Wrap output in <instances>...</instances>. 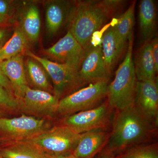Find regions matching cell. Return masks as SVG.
Instances as JSON below:
<instances>
[{"mask_svg": "<svg viewBox=\"0 0 158 158\" xmlns=\"http://www.w3.org/2000/svg\"><path fill=\"white\" fill-rule=\"evenodd\" d=\"M118 0L79 1L75 2L69 17V30L85 50L90 47L94 32L106 24L122 5Z\"/></svg>", "mask_w": 158, "mask_h": 158, "instance_id": "6da1fadb", "label": "cell"}, {"mask_svg": "<svg viewBox=\"0 0 158 158\" xmlns=\"http://www.w3.org/2000/svg\"><path fill=\"white\" fill-rule=\"evenodd\" d=\"M116 111L106 148L110 152L114 154L139 144L152 134L156 126L135 107Z\"/></svg>", "mask_w": 158, "mask_h": 158, "instance_id": "7a4b0ae2", "label": "cell"}, {"mask_svg": "<svg viewBox=\"0 0 158 158\" xmlns=\"http://www.w3.org/2000/svg\"><path fill=\"white\" fill-rule=\"evenodd\" d=\"M128 45L123 61L116 71L113 81L108 85L107 102L116 111L132 107L135 105L137 81L132 53L133 32L129 36Z\"/></svg>", "mask_w": 158, "mask_h": 158, "instance_id": "3957f363", "label": "cell"}, {"mask_svg": "<svg viewBox=\"0 0 158 158\" xmlns=\"http://www.w3.org/2000/svg\"><path fill=\"white\" fill-rule=\"evenodd\" d=\"M81 134L65 126L50 128L29 140L50 157L73 154Z\"/></svg>", "mask_w": 158, "mask_h": 158, "instance_id": "277c9868", "label": "cell"}, {"mask_svg": "<svg viewBox=\"0 0 158 158\" xmlns=\"http://www.w3.org/2000/svg\"><path fill=\"white\" fill-rule=\"evenodd\" d=\"M108 82L90 84L61 99L57 114L64 117L98 106L106 97Z\"/></svg>", "mask_w": 158, "mask_h": 158, "instance_id": "5b68a950", "label": "cell"}, {"mask_svg": "<svg viewBox=\"0 0 158 158\" xmlns=\"http://www.w3.org/2000/svg\"><path fill=\"white\" fill-rule=\"evenodd\" d=\"M50 128L45 119L29 115L0 117V133L8 144L29 141Z\"/></svg>", "mask_w": 158, "mask_h": 158, "instance_id": "8992f818", "label": "cell"}, {"mask_svg": "<svg viewBox=\"0 0 158 158\" xmlns=\"http://www.w3.org/2000/svg\"><path fill=\"white\" fill-rule=\"evenodd\" d=\"M26 55L39 62L44 69L52 82L54 95L61 99L73 90L82 86L78 71L66 65L52 62L27 50Z\"/></svg>", "mask_w": 158, "mask_h": 158, "instance_id": "52a82bcc", "label": "cell"}, {"mask_svg": "<svg viewBox=\"0 0 158 158\" xmlns=\"http://www.w3.org/2000/svg\"><path fill=\"white\" fill-rule=\"evenodd\" d=\"M113 110L106 101L96 107L65 116L62 124L79 134L106 127Z\"/></svg>", "mask_w": 158, "mask_h": 158, "instance_id": "ba28073f", "label": "cell"}, {"mask_svg": "<svg viewBox=\"0 0 158 158\" xmlns=\"http://www.w3.org/2000/svg\"><path fill=\"white\" fill-rule=\"evenodd\" d=\"M59 100L53 94L28 86L19 100V110L34 117H51L57 114Z\"/></svg>", "mask_w": 158, "mask_h": 158, "instance_id": "9c48e42d", "label": "cell"}, {"mask_svg": "<svg viewBox=\"0 0 158 158\" xmlns=\"http://www.w3.org/2000/svg\"><path fill=\"white\" fill-rule=\"evenodd\" d=\"M87 51L68 31L55 44L44 50L43 52L59 63L66 64L78 71Z\"/></svg>", "mask_w": 158, "mask_h": 158, "instance_id": "30bf717a", "label": "cell"}, {"mask_svg": "<svg viewBox=\"0 0 158 158\" xmlns=\"http://www.w3.org/2000/svg\"><path fill=\"white\" fill-rule=\"evenodd\" d=\"M78 75L82 86L103 81H109L111 72L105 63L101 46H91L87 51Z\"/></svg>", "mask_w": 158, "mask_h": 158, "instance_id": "8fae6325", "label": "cell"}, {"mask_svg": "<svg viewBox=\"0 0 158 158\" xmlns=\"http://www.w3.org/2000/svg\"><path fill=\"white\" fill-rule=\"evenodd\" d=\"M134 107L148 121L157 125V77L151 81H137Z\"/></svg>", "mask_w": 158, "mask_h": 158, "instance_id": "7c38bea8", "label": "cell"}, {"mask_svg": "<svg viewBox=\"0 0 158 158\" xmlns=\"http://www.w3.org/2000/svg\"><path fill=\"white\" fill-rule=\"evenodd\" d=\"M0 68L9 80L15 97L19 100L29 86L26 76L23 55H19L0 62Z\"/></svg>", "mask_w": 158, "mask_h": 158, "instance_id": "4fadbf2b", "label": "cell"}, {"mask_svg": "<svg viewBox=\"0 0 158 158\" xmlns=\"http://www.w3.org/2000/svg\"><path fill=\"white\" fill-rule=\"evenodd\" d=\"M74 4L65 1L47 2L45 5V24L49 35H55L66 20L69 19Z\"/></svg>", "mask_w": 158, "mask_h": 158, "instance_id": "5bb4252c", "label": "cell"}, {"mask_svg": "<svg viewBox=\"0 0 158 158\" xmlns=\"http://www.w3.org/2000/svg\"><path fill=\"white\" fill-rule=\"evenodd\" d=\"M110 135L100 130L81 134L73 154L79 158H93L107 144Z\"/></svg>", "mask_w": 158, "mask_h": 158, "instance_id": "9a60e30c", "label": "cell"}, {"mask_svg": "<svg viewBox=\"0 0 158 158\" xmlns=\"http://www.w3.org/2000/svg\"><path fill=\"white\" fill-rule=\"evenodd\" d=\"M134 64L138 81H151L157 77L156 76L158 72L152 52L151 40L142 43L138 49Z\"/></svg>", "mask_w": 158, "mask_h": 158, "instance_id": "2e32d148", "label": "cell"}, {"mask_svg": "<svg viewBox=\"0 0 158 158\" xmlns=\"http://www.w3.org/2000/svg\"><path fill=\"white\" fill-rule=\"evenodd\" d=\"M19 26L28 41L35 42L38 40L41 20L39 8L36 4L31 3L24 7L20 15Z\"/></svg>", "mask_w": 158, "mask_h": 158, "instance_id": "e0dca14e", "label": "cell"}, {"mask_svg": "<svg viewBox=\"0 0 158 158\" xmlns=\"http://www.w3.org/2000/svg\"><path fill=\"white\" fill-rule=\"evenodd\" d=\"M140 37L142 43L150 41L154 37L156 12L152 0H142L139 8Z\"/></svg>", "mask_w": 158, "mask_h": 158, "instance_id": "ac0fdd59", "label": "cell"}, {"mask_svg": "<svg viewBox=\"0 0 158 158\" xmlns=\"http://www.w3.org/2000/svg\"><path fill=\"white\" fill-rule=\"evenodd\" d=\"M26 76L29 86L37 90L53 93V87L49 77L42 65L34 59L29 57L24 62Z\"/></svg>", "mask_w": 158, "mask_h": 158, "instance_id": "d6986e66", "label": "cell"}, {"mask_svg": "<svg viewBox=\"0 0 158 158\" xmlns=\"http://www.w3.org/2000/svg\"><path fill=\"white\" fill-rule=\"evenodd\" d=\"M135 5L136 1L131 2L127 10L118 18V24L115 26L119 58L123 55L129 36L133 32Z\"/></svg>", "mask_w": 158, "mask_h": 158, "instance_id": "ffe728a7", "label": "cell"}, {"mask_svg": "<svg viewBox=\"0 0 158 158\" xmlns=\"http://www.w3.org/2000/svg\"><path fill=\"white\" fill-rule=\"evenodd\" d=\"M3 158H50L51 157L29 141L9 143L0 150Z\"/></svg>", "mask_w": 158, "mask_h": 158, "instance_id": "44dd1931", "label": "cell"}, {"mask_svg": "<svg viewBox=\"0 0 158 158\" xmlns=\"http://www.w3.org/2000/svg\"><path fill=\"white\" fill-rule=\"evenodd\" d=\"M28 41L19 26H16L11 37L0 49V62L25 54Z\"/></svg>", "mask_w": 158, "mask_h": 158, "instance_id": "7402d4cb", "label": "cell"}, {"mask_svg": "<svg viewBox=\"0 0 158 158\" xmlns=\"http://www.w3.org/2000/svg\"><path fill=\"white\" fill-rule=\"evenodd\" d=\"M102 45L105 63L108 70L112 73L113 68L120 59L115 27H111L105 32L102 38Z\"/></svg>", "mask_w": 158, "mask_h": 158, "instance_id": "603a6c76", "label": "cell"}, {"mask_svg": "<svg viewBox=\"0 0 158 158\" xmlns=\"http://www.w3.org/2000/svg\"><path fill=\"white\" fill-rule=\"evenodd\" d=\"M120 158H158L157 144H151L133 148Z\"/></svg>", "mask_w": 158, "mask_h": 158, "instance_id": "cb8c5ba5", "label": "cell"}, {"mask_svg": "<svg viewBox=\"0 0 158 158\" xmlns=\"http://www.w3.org/2000/svg\"><path fill=\"white\" fill-rule=\"evenodd\" d=\"M0 108L10 111L19 110V103L14 94L0 86Z\"/></svg>", "mask_w": 158, "mask_h": 158, "instance_id": "d4e9b609", "label": "cell"}, {"mask_svg": "<svg viewBox=\"0 0 158 158\" xmlns=\"http://www.w3.org/2000/svg\"><path fill=\"white\" fill-rule=\"evenodd\" d=\"M118 18H113L110 23L106 24L98 31L94 32L90 38V45L93 47H96L101 46L102 38L105 32L111 27L116 26L118 24Z\"/></svg>", "mask_w": 158, "mask_h": 158, "instance_id": "484cf974", "label": "cell"}, {"mask_svg": "<svg viewBox=\"0 0 158 158\" xmlns=\"http://www.w3.org/2000/svg\"><path fill=\"white\" fill-rule=\"evenodd\" d=\"M14 11V5L11 1L0 0V16L11 23Z\"/></svg>", "mask_w": 158, "mask_h": 158, "instance_id": "4316f807", "label": "cell"}, {"mask_svg": "<svg viewBox=\"0 0 158 158\" xmlns=\"http://www.w3.org/2000/svg\"><path fill=\"white\" fill-rule=\"evenodd\" d=\"M7 27L8 26L0 27V49L5 45L12 35Z\"/></svg>", "mask_w": 158, "mask_h": 158, "instance_id": "83f0119b", "label": "cell"}, {"mask_svg": "<svg viewBox=\"0 0 158 158\" xmlns=\"http://www.w3.org/2000/svg\"><path fill=\"white\" fill-rule=\"evenodd\" d=\"M152 52L156 71L158 72V40L157 37H154L152 40Z\"/></svg>", "mask_w": 158, "mask_h": 158, "instance_id": "f1b7e54d", "label": "cell"}, {"mask_svg": "<svg viewBox=\"0 0 158 158\" xmlns=\"http://www.w3.org/2000/svg\"><path fill=\"white\" fill-rule=\"evenodd\" d=\"M0 86L6 89L9 92L14 94L11 84L0 68Z\"/></svg>", "mask_w": 158, "mask_h": 158, "instance_id": "f546056e", "label": "cell"}, {"mask_svg": "<svg viewBox=\"0 0 158 158\" xmlns=\"http://www.w3.org/2000/svg\"><path fill=\"white\" fill-rule=\"evenodd\" d=\"M98 158H114V154L105 149L99 156Z\"/></svg>", "mask_w": 158, "mask_h": 158, "instance_id": "4dcf8cb0", "label": "cell"}, {"mask_svg": "<svg viewBox=\"0 0 158 158\" xmlns=\"http://www.w3.org/2000/svg\"><path fill=\"white\" fill-rule=\"evenodd\" d=\"M10 23L11 22L8 20L0 16V27L8 26Z\"/></svg>", "mask_w": 158, "mask_h": 158, "instance_id": "1f68e13d", "label": "cell"}, {"mask_svg": "<svg viewBox=\"0 0 158 158\" xmlns=\"http://www.w3.org/2000/svg\"><path fill=\"white\" fill-rule=\"evenodd\" d=\"M50 158H79L77 157L73 154L67 156H52Z\"/></svg>", "mask_w": 158, "mask_h": 158, "instance_id": "d6a6232c", "label": "cell"}, {"mask_svg": "<svg viewBox=\"0 0 158 158\" xmlns=\"http://www.w3.org/2000/svg\"><path fill=\"white\" fill-rule=\"evenodd\" d=\"M0 158H3L2 157H0Z\"/></svg>", "mask_w": 158, "mask_h": 158, "instance_id": "836d02e7", "label": "cell"}]
</instances>
